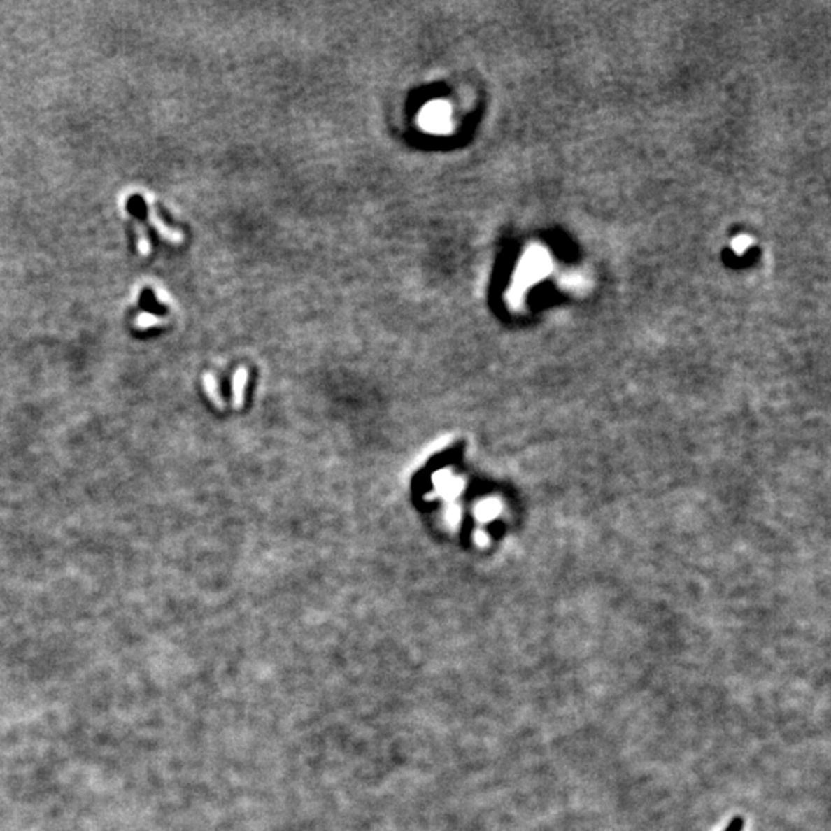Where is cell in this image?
Instances as JSON below:
<instances>
[{"mask_svg":"<svg viewBox=\"0 0 831 831\" xmlns=\"http://www.w3.org/2000/svg\"><path fill=\"white\" fill-rule=\"evenodd\" d=\"M748 243H750V241L746 237H737L734 241V250L737 253H742L744 250L748 248Z\"/></svg>","mask_w":831,"mask_h":831,"instance_id":"cell-6","label":"cell"},{"mask_svg":"<svg viewBox=\"0 0 831 831\" xmlns=\"http://www.w3.org/2000/svg\"><path fill=\"white\" fill-rule=\"evenodd\" d=\"M136 323H137V327L146 328V327L154 325V323H157V319L154 318V315H151V314H142V315H138Z\"/></svg>","mask_w":831,"mask_h":831,"instance_id":"cell-5","label":"cell"},{"mask_svg":"<svg viewBox=\"0 0 831 831\" xmlns=\"http://www.w3.org/2000/svg\"><path fill=\"white\" fill-rule=\"evenodd\" d=\"M742 827H744V821L741 818H734L730 822V825L725 831H742Z\"/></svg>","mask_w":831,"mask_h":831,"instance_id":"cell-7","label":"cell"},{"mask_svg":"<svg viewBox=\"0 0 831 831\" xmlns=\"http://www.w3.org/2000/svg\"><path fill=\"white\" fill-rule=\"evenodd\" d=\"M550 269V260L546 253L542 248L531 250L527 257L522 260L520 268L518 269V277H516V285H520L522 288L528 287L533 282H537L541 277L546 274Z\"/></svg>","mask_w":831,"mask_h":831,"instance_id":"cell-1","label":"cell"},{"mask_svg":"<svg viewBox=\"0 0 831 831\" xmlns=\"http://www.w3.org/2000/svg\"><path fill=\"white\" fill-rule=\"evenodd\" d=\"M148 219L152 223L154 227L157 228V231L160 233V236H164L165 239H168L169 242H174V243H180L183 241V234L180 231H177L174 228H169L165 220L160 218V214L157 211V208L154 205L148 206Z\"/></svg>","mask_w":831,"mask_h":831,"instance_id":"cell-2","label":"cell"},{"mask_svg":"<svg viewBox=\"0 0 831 831\" xmlns=\"http://www.w3.org/2000/svg\"><path fill=\"white\" fill-rule=\"evenodd\" d=\"M136 229H137V248L138 253L142 254V256H150L151 254V241L148 237V231L142 225L141 220L136 222Z\"/></svg>","mask_w":831,"mask_h":831,"instance_id":"cell-3","label":"cell"},{"mask_svg":"<svg viewBox=\"0 0 831 831\" xmlns=\"http://www.w3.org/2000/svg\"><path fill=\"white\" fill-rule=\"evenodd\" d=\"M427 115L429 119L428 120L429 123H434V125H442V123H445V119H446V115H448V113H446V110H439L437 108V110H434V111L427 113Z\"/></svg>","mask_w":831,"mask_h":831,"instance_id":"cell-4","label":"cell"}]
</instances>
